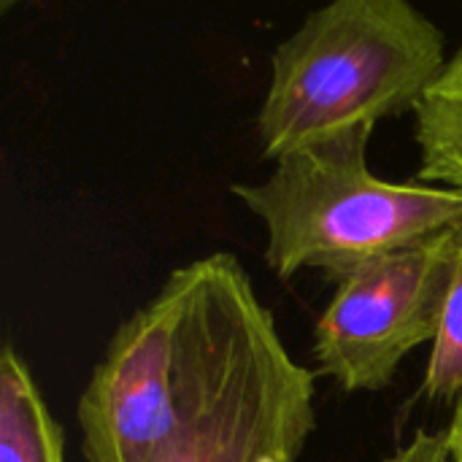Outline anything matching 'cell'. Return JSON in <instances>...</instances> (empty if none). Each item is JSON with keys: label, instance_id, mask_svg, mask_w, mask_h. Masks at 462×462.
Listing matches in <instances>:
<instances>
[{"label": "cell", "instance_id": "cell-1", "mask_svg": "<svg viewBox=\"0 0 462 462\" xmlns=\"http://www.w3.org/2000/svg\"><path fill=\"white\" fill-rule=\"evenodd\" d=\"M179 425L154 462H298L317 374L282 341L244 265L217 252L173 271Z\"/></svg>", "mask_w": 462, "mask_h": 462}, {"label": "cell", "instance_id": "cell-2", "mask_svg": "<svg viewBox=\"0 0 462 462\" xmlns=\"http://www.w3.org/2000/svg\"><path fill=\"white\" fill-rule=\"evenodd\" d=\"M271 65L257 130L263 154L282 160L414 111L447 65L444 32L406 0H333L276 46Z\"/></svg>", "mask_w": 462, "mask_h": 462}, {"label": "cell", "instance_id": "cell-3", "mask_svg": "<svg viewBox=\"0 0 462 462\" xmlns=\"http://www.w3.org/2000/svg\"><path fill=\"white\" fill-rule=\"evenodd\" d=\"M371 133L360 127L298 149L276 160L265 181L233 184V195L265 225V263L279 279L319 268L338 282L462 219L457 189L374 176L365 162Z\"/></svg>", "mask_w": 462, "mask_h": 462}, {"label": "cell", "instance_id": "cell-4", "mask_svg": "<svg viewBox=\"0 0 462 462\" xmlns=\"http://www.w3.org/2000/svg\"><path fill=\"white\" fill-rule=\"evenodd\" d=\"M452 265L455 236L447 227L344 273L314 328L319 374L344 393L384 390L414 349L439 338Z\"/></svg>", "mask_w": 462, "mask_h": 462}, {"label": "cell", "instance_id": "cell-5", "mask_svg": "<svg viewBox=\"0 0 462 462\" xmlns=\"http://www.w3.org/2000/svg\"><path fill=\"white\" fill-rule=\"evenodd\" d=\"M179 295L171 279L119 325L79 398L87 462H154L179 425Z\"/></svg>", "mask_w": 462, "mask_h": 462}, {"label": "cell", "instance_id": "cell-6", "mask_svg": "<svg viewBox=\"0 0 462 462\" xmlns=\"http://www.w3.org/2000/svg\"><path fill=\"white\" fill-rule=\"evenodd\" d=\"M0 462H65L62 430L11 344L0 357Z\"/></svg>", "mask_w": 462, "mask_h": 462}, {"label": "cell", "instance_id": "cell-7", "mask_svg": "<svg viewBox=\"0 0 462 462\" xmlns=\"http://www.w3.org/2000/svg\"><path fill=\"white\" fill-rule=\"evenodd\" d=\"M420 181L462 192V46L414 108Z\"/></svg>", "mask_w": 462, "mask_h": 462}, {"label": "cell", "instance_id": "cell-8", "mask_svg": "<svg viewBox=\"0 0 462 462\" xmlns=\"http://www.w3.org/2000/svg\"><path fill=\"white\" fill-rule=\"evenodd\" d=\"M455 265L441 319L439 338L433 341L428 371L422 379V395L436 403H457L462 395V219L452 225Z\"/></svg>", "mask_w": 462, "mask_h": 462}, {"label": "cell", "instance_id": "cell-9", "mask_svg": "<svg viewBox=\"0 0 462 462\" xmlns=\"http://www.w3.org/2000/svg\"><path fill=\"white\" fill-rule=\"evenodd\" d=\"M382 462H452L449 436L447 430H417L409 444H403L398 452H393Z\"/></svg>", "mask_w": 462, "mask_h": 462}, {"label": "cell", "instance_id": "cell-10", "mask_svg": "<svg viewBox=\"0 0 462 462\" xmlns=\"http://www.w3.org/2000/svg\"><path fill=\"white\" fill-rule=\"evenodd\" d=\"M447 436H449L452 462H462V395L455 403V414H452V422L447 428Z\"/></svg>", "mask_w": 462, "mask_h": 462}]
</instances>
